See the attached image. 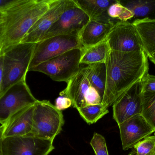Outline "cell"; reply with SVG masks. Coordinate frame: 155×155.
<instances>
[{
    "label": "cell",
    "mask_w": 155,
    "mask_h": 155,
    "mask_svg": "<svg viewBox=\"0 0 155 155\" xmlns=\"http://www.w3.org/2000/svg\"><path fill=\"white\" fill-rule=\"evenodd\" d=\"M148 58L143 50L124 52L110 50L105 63L106 82L102 103L106 108L148 72Z\"/></svg>",
    "instance_id": "6da1fadb"
},
{
    "label": "cell",
    "mask_w": 155,
    "mask_h": 155,
    "mask_svg": "<svg viewBox=\"0 0 155 155\" xmlns=\"http://www.w3.org/2000/svg\"><path fill=\"white\" fill-rule=\"evenodd\" d=\"M54 0H23L4 14L5 23L0 34V53L21 43L32 26L50 9Z\"/></svg>",
    "instance_id": "7a4b0ae2"
},
{
    "label": "cell",
    "mask_w": 155,
    "mask_h": 155,
    "mask_svg": "<svg viewBox=\"0 0 155 155\" xmlns=\"http://www.w3.org/2000/svg\"><path fill=\"white\" fill-rule=\"evenodd\" d=\"M35 45L36 43H21L5 52L1 96L12 86L26 80Z\"/></svg>",
    "instance_id": "3957f363"
},
{
    "label": "cell",
    "mask_w": 155,
    "mask_h": 155,
    "mask_svg": "<svg viewBox=\"0 0 155 155\" xmlns=\"http://www.w3.org/2000/svg\"><path fill=\"white\" fill-rule=\"evenodd\" d=\"M64 124L62 111L50 101L38 100L35 103L32 129L29 136L54 141L61 133Z\"/></svg>",
    "instance_id": "277c9868"
},
{
    "label": "cell",
    "mask_w": 155,
    "mask_h": 155,
    "mask_svg": "<svg viewBox=\"0 0 155 155\" xmlns=\"http://www.w3.org/2000/svg\"><path fill=\"white\" fill-rule=\"evenodd\" d=\"M83 48L70 50L31 68L47 75L53 81L67 83L80 69Z\"/></svg>",
    "instance_id": "5b68a950"
},
{
    "label": "cell",
    "mask_w": 155,
    "mask_h": 155,
    "mask_svg": "<svg viewBox=\"0 0 155 155\" xmlns=\"http://www.w3.org/2000/svg\"><path fill=\"white\" fill-rule=\"evenodd\" d=\"M83 47L77 35H61L42 40L35 45L29 71L32 67L70 50Z\"/></svg>",
    "instance_id": "8992f818"
},
{
    "label": "cell",
    "mask_w": 155,
    "mask_h": 155,
    "mask_svg": "<svg viewBox=\"0 0 155 155\" xmlns=\"http://www.w3.org/2000/svg\"><path fill=\"white\" fill-rule=\"evenodd\" d=\"M37 101L26 80L12 86L0 96V124H4L14 114Z\"/></svg>",
    "instance_id": "52a82bcc"
},
{
    "label": "cell",
    "mask_w": 155,
    "mask_h": 155,
    "mask_svg": "<svg viewBox=\"0 0 155 155\" xmlns=\"http://www.w3.org/2000/svg\"><path fill=\"white\" fill-rule=\"evenodd\" d=\"M53 141L31 136L4 138L2 155H48L54 149Z\"/></svg>",
    "instance_id": "ba28073f"
},
{
    "label": "cell",
    "mask_w": 155,
    "mask_h": 155,
    "mask_svg": "<svg viewBox=\"0 0 155 155\" xmlns=\"http://www.w3.org/2000/svg\"><path fill=\"white\" fill-rule=\"evenodd\" d=\"M90 19L74 0L45 35L42 40L61 35H77ZM41 40V41H42Z\"/></svg>",
    "instance_id": "9c48e42d"
},
{
    "label": "cell",
    "mask_w": 155,
    "mask_h": 155,
    "mask_svg": "<svg viewBox=\"0 0 155 155\" xmlns=\"http://www.w3.org/2000/svg\"><path fill=\"white\" fill-rule=\"evenodd\" d=\"M106 40L113 51L131 52L143 50L135 27L128 21L116 22Z\"/></svg>",
    "instance_id": "30bf717a"
},
{
    "label": "cell",
    "mask_w": 155,
    "mask_h": 155,
    "mask_svg": "<svg viewBox=\"0 0 155 155\" xmlns=\"http://www.w3.org/2000/svg\"><path fill=\"white\" fill-rule=\"evenodd\" d=\"M139 83L126 91L113 105V117L118 125L134 116L142 115L143 99Z\"/></svg>",
    "instance_id": "8fae6325"
},
{
    "label": "cell",
    "mask_w": 155,
    "mask_h": 155,
    "mask_svg": "<svg viewBox=\"0 0 155 155\" xmlns=\"http://www.w3.org/2000/svg\"><path fill=\"white\" fill-rule=\"evenodd\" d=\"M72 2L73 0H54L50 9L32 26L21 43H37L41 41L52 25Z\"/></svg>",
    "instance_id": "7c38bea8"
},
{
    "label": "cell",
    "mask_w": 155,
    "mask_h": 155,
    "mask_svg": "<svg viewBox=\"0 0 155 155\" xmlns=\"http://www.w3.org/2000/svg\"><path fill=\"white\" fill-rule=\"evenodd\" d=\"M118 126L124 150L134 148L138 142L155 132V128L142 115L134 116Z\"/></svg>",
    "instance_id": "4fadbf2b"
},
{
    "label": "cell",
    "mask_w": 155,
    "mask_h": 155,
    "mask_svg": "<svg viewBox=\"0 0 155 155\" xmlns=\"http://www.w3.org/2000/svg\"><path fill=\"white\" fill-rule=\"evenodd\" d=\"M35 104L27 106L11 116L3 126V137L29 136L31 133Z\"/></svg>",
    "instance_id": "5bb4252c"
},
{
    "label": "cell",
    "mask_w": 155,
    "mask_h": 155,
    "mask_svg": "<svg viewBox=\"0 0 155 155\" xmlns=\"http://www.w3.org/2000/svg\"><path fill=\"white\" fill-rule=\"evenodd\" d=\"M67 83V86L60 93V96L70 98L73 107L77 110L86 106L85 96L91 86L87 74V66L80 67L78 72Z\"/></svg>",
    "instance_id": "9a60e30c"
},
{
    "label": "cell",
    "mask_w": 155,
    "mask_h": 155,
    "mask_svg": "<svg viewBox=\"0 0 155 155\" xmlns=\"http://www.w3.org/2000/svg\"><path fill=\"white\" fill-rule=\"evenodd\" d=\"M115 23L114 22L102 23L89 20L79 35L83 47H89L105 41Z\"/></svg>",
    "instance_id": "2e32d148"
},
{
    "label": "cell",
    "mask_w": 155,
    "mask_h": 155,
    "mask_svg": "<svg viewBox=\"0 0 155 155\" xmlns=\"http://www.w3.org/2000/svg\"><path fill=\"white\" fill-rule=\"evenodd\" d=\"M91 20L102 23L114 22L107 13L109 6L116 0H74Z\"/></svg>",
    "instance_id": "e0dca14e"
},
{
    "label": "cell",
    "mask_w": 155,
    "mask_h": 155,
    "mask_svg": "<svg viewBox=\"0 0 155 155\" xmlns=\"http://www.w3.org/2000/svg\"><path fill=\"white\" fill-rule=\"evenodd\" d=\"M133 23L139 35L145 52L149 58L155 56V19H136Z\"/></svg>",
    "instance_id": "ac0fdd59"
},
{
    "label": "cell",
    "mask_w": 155,
    "mask_h": 155,
    "mask_svg": "<svg viewBox=\"0 0 155 155\" xmlns=\"http://www.w3.org/2000/svg\"><path fill=\"white\" fill-rule=\"evenodd\" d=\"M110 51L107 41L87 47H84L80 64L90 65L97 63H105Z\"/></svg>",
    "instance_id": "d6986e66"
},
{
    "label": "cell",
    "mask_w": 155,
    "mask_h": 155,
    "mask_svg": "<svg viewBox=\"0 0 155 155\" xmlns=\"http://www.w3.org/2000/svg\"><path fill=\"white\" fill-rule=\"evenodd\" d=\"M134 14V18L155 19V0L119 1Z\"/></svg>",
    "instance_id": "ffe728a7"
},
{
    "label": "cell",
    "mask_w": 155,
    "mask_h": 155,
    "mask_svg": "<svg viewBox=\"0 0 155 155\" xmlns=\"http://www.w3.org/2000/svg\"><path fill=\"white\" fill-rule=\"evenodd\" d=\"M87 66V74L90 84L96 89L103 100L106 82L105 64L97 63L88 65Z\"/></svg>",
    "instance_id": "44dd1931"
},
{
    "label": "cell",
    "mask_w": 155,
    "mask_h": 155,
    "mask_svg": "<svg viewBox=\"0 0 155 155\" xmlns=\"http://www.w3.org/2000/svg\"><path fill=\"white\" fill-rule=\"evenodd\" d=\"M77 110L82 118L89 124L96 123L108 113V108L102 103L87 105Z\"/></svg>",
    "instance_id": "7402d4cb"
},
{
    "label": "cell",
    "mask_w": 155,
    "mask_h": 155,
    "mask_svg": "<svg viewBox=\"0 0 155 155\" xmlns=\"http://www.w3.org/2000/svg\"><path fill=\"white\" fill-rule=\"evenodd\" d=\"M107 13L112 19H117L122 22H127L134 18L133 13L117 0L109 6Z\"/></svg>",
    "instance_id": "603a6c76"
},
{
    "label": "cell",
    "mask_w": 155,
    "mask_h": 155,
    "mask_svg": "<svg viewBox=\"0 0 155 155\" xmlns=\"http://www.w3.org/2000/svg\"><path fill=\"white\" fill-rule=\"evenodd\" d=\"M143 110L142 116L155 129V93L142 96Z\"/></svg>",
    "instance_id": "cb8c5ba5"
},
{
    "label": "cell",
    "mask_w": 155,
    "mask_h": 155,
    "mask_svg": "<svg viewBox=\"0 0 155 155\" xmlns=\"http://www.w3.org/2000/svg\"><path fill=\"white\" fill-rule=\"evenodd\" d=\"M134 148L135 155H154L155 135L149 136L138 142Z\"/></svg>",
    "instance_id": "d4e9b609"
},
{
    "label": "cell",
    "mask_w": 155,
    "mask_h": 155,
    "mask_svg": "<svg viewBox=\"0 0 155 155\" xmlns=\"http://www.w3.org/2000/svg\"><path fill=\"white\" fill-rule=\"evenodd\" d=\"M139 85L142 96L155 93V76L147 73L141 79Z\"/></svg>",
    "instance_id": "484cf974"
},
{
    "label": "cell",
    "mask_w": 155,
    "mask_h": 155,
    "mask_svg": "<svg viewBox=\"0 0 155 155\" xmlns=\"http://www.w3.org/2000/svg\"><path fill=\"white\" fill-rule=\"evenodd\" d=\"M95 155H109L104 137L97 133H94L90 143Z\"/></svg>",
    "instance_id": "4316f807"
},
{
    "label": "cell",
    "mask_w": 155,
    "mask_h": 155,
    "mask_svg": "<svg viewBox=\"0 0 155 155\" xmlns=\"http://www.w3.org/2000/svg\"><path fill=\"white\" fill-rule=\"evenodd\" d=\"M86 103L87 105H94L102 103V100L95 88L90 86L86 93L85 96Z\"/></svg>",
    "instance_id": "83f0119b"
},
{
    "label": "cell",
    "mask_w": 155,
    "mask_h": 155,
    "mask_svg": "<svg viewBox=\"0 0 155 155\" xmlns=\"http://www.w3.org/2000/svg\"><path fill=\"white\" fill-rule=\"evenodd\" d=\"M23 0H0V14L4 15Z\"/></svg>",
    "instance_id": "f1b7e54d"
},
{
    "label": "cell",
    "mask_w": 155,
    "mask_h": 155,
    "mask_svg": "<svg viewBox=\"0 0 155 155\" xmlns=\"http://www.w3.org/2000/svg\"><path fill=\"white\" fill-rule=\"evenodd\" d=\"M72 106L71 100L64 96H61L58 97L55 100V106L56 108L59 111L69 108Z\"/></svg>",
    "instance_id": "f546056e"
},
{
    "label": "cell",
    "mask_w": 155,
    "mask_h": 155,
    "mask_svg": "<svg viewBox=\"0 0 155 155\" xmlns=\"http://www.w3.org/2000/svg\"><path fill=\"white\" fill-rule=\"evenodd\" d=\"M3 77V54H1L0 53V96L2 93Z\"/></svg>",
    "instance_id": "4dcf8cb0"
},
{
    "label": "cell",
    "mask_w": 155,
    "mask_h": 155,
    "mask_svg": "<svg viewBox=\"0 0 155 155\" xmlns=\"http://www.w3.org/2000/svg\"><path fill=\"white\" fill-rule=\"evenodd\" d=\"M5 23V18L2 14H0V34L2 30L3 27Z\"/></svg>",
    "instance_id": "1f68e13d"
},
{
    "label": "cell",
    "mask_w": 155,
    "mask_h": 155,
    "mask_svg": "<svg viewBox=\"0 0 155 155\" xmlns=\"http://www.w3.org/2000/svg\"><path fill=\"white\" fill-rule=\"evenodd\" d=\"M3 126H0V155H2V141L3 138Z\"/></svg>",
    "instance_id": "d6a6232c"
},
{
    "label": "cell",
    "mask_w": 155,
    "mask_h": 155,
    "mask_svg": "<svg viewBox=\"0 0 155 155\" xmlns=\"http://www.w3.org/2000/svg\"><path fill=\"white\" fill-rule=\"evenodd\" d=\"M149 58L150 61H151L155 65V56H153V57H151Z\"/></svg>",
    "instance_id": "836d02e7"
},
{
    "label": "cell",
    "mask_w": 155,
    "mask_h": 155,
    "mask_svg": "<svg viewBox=\"0 0 155 155\" xmlns=\"http://www.w3.org/2000/svg\"></svg>",
    "instance_id": "e575fe53"
},
{
    "label": "cell",
    "mask_w": 155,
    "mask_h": 155,
    "mask_svg": "<svg viewBox=\"0 0 155 155\" xmlns=\"http://www.w3.org/2000/svg\"></svg>",
    "instance_id": "d590c367"
},
{
    "label": "cell",
    "mask_w": 155,
    "mask_h": 155,
    "mask_svg": "<svg viewBox=\"0 0 155 155\" xmlns=\"http://www.w3.org/2000/svg\"></svg>",
    "instance_id": "8d00e7d4"
}]
</instances>
